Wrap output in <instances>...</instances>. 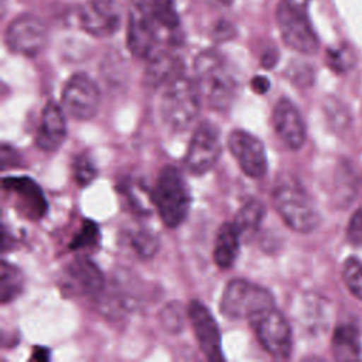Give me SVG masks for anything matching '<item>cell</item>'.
Returning a JSON list of instances; mask_svg holds the SVG:
<instances>
[{"instance_id": "cell-1", "label": "cell", "mask_w": 362, "mask_h": 362, "mask_svg": "<svg viewBox=\"0 0 362 362\" xmlns=\"http://www.w3.org/2000/svg\"><path fill=\"white\" fill-rule=\"evenodd\" d=\"M272 202L284 223L298 233H310L321 222L314 201L300 181L290 174H284L276 181L272 189Z\"/></svg>"}, {"instance_id": "cell-2", "label": "cell", "mask_w": 362, "mask_h": 362, "mask_svg": "<svg viewBox=\"0 0 362 362\" xmlns=\"http://www.w3.org/2000/svg\"><path fill=\"white\" fill-rule=\"evenodd\" d=\"M197 85L201 96L216 110H226L236 96V81L221 54L214 49L201 52L195 59Z\"/></svg>"}, {"instance_id": "cell-3", "label": "cell", "mask_w": 362, "mask_h": 362, "mask_svg": "<svg viewBox=\"0 0 362 362\" xmlns=\"http://www.w3.org/2000/svg\"><path fill=\"white\" fill-rule=\"evenodd\" d=\"M151 199L165 226L177 228L184 222L189 212L191 194L177 167L165 165L160 170Z\"/></svg>"}, {"instance_id": "cell-4", "label": "cell", "mask_w": 362, "mask_h": 362, "mask_svg": "<svg viewBox=\"0 0 362 362\" xmlns=\"http://www.w3.org/2000/svg\"><path fill=\"white\" fill-rule=\"evenodd\" d=\"M276 21L284 44L291 49L301 54L318 49V37L308 17V0H280Z\"/></svg>"}, {"instance_id": "cell-5", "label": "cell", "mask_w": 362, "mask_h": 362, "mask_svg": "<svg viewBox=\"0 0 362 362\" xmlns=\"http://www.w3.org/2000/svg\"><path fill=\"white\" fill-rule=\"evenodd\" d=\"M201 98L197 81L181 75L170 82L160 103V112L165 124L175 132L185 130L198 116Z\"/></svg>"}, {"instance_id": "cell-6", "label": "cell", "mask_w": 362, "mask_h": 362, "mask_svg": "<svg viewBox=\"0 0 362 362\" xmlns=\"http://www.w3.org/2000/svg\"><path fill=\"white\" fill-rule=\"evenodd\" d=\"M272 305L274 298L267 288L243 279H233L223 288L219 310L230 320H249Z\"/></svg>"}, {"instance_id": "cell-7", "label": "cell", "mask_w": 362, "mask_h": 362, "mask_svg": "<svg viewBox=\"0 0 362 362\" xmlns=\"http://www.w3.org/2000/svg\"><path fill=\"white\" fill-rule=\"evenodd\" d=\"M259 342L276 359H287L291 354V328L286 317L274 307L259 311L249 318Z\"/></svg>"}, {"instance_id": "cell-8", "label": "cell", "mask_w": 362, "mask_h": 362, "mask_svg": "<svg viewBox=\"0 0 362 362\" xmlns=\"http://www.w3.org/2000/svg\"><path fill=\"white\" fill-rule=\"evenodd\" d=\"M221 156V137L218 127L204 120L201 122L189 140L184 163L189 173L202 175L208 173Z\"/></svg>"}, {"instance_id": "cell-9", "label": "cell", "mask_w": 362, "mask_h": 362, "mask_svg": "<svg viewBox=\"0 0 362 362\" xmlns=\"http://www.w3.org/2000/svg\"><path fill=\"white\" fill-rule=\"evenodd\" d=\"M4 41L11 52L33 58L45 47L47 27L40 17L25 13L8 24Z\"/></svg>"}, {"instance_id": "cell-10", "label": "cell", "mask_w": 362, "mask_h": 362, "mask_svg": "<svg viewBox=\"0 0 362 362\" xmlns=\"http://www.w3.org/2000/svg\"><path fill=\"white\" fill-rule=\"evenodd\" d=\"M62 105L76 120L92 119L100 105V92L95 81L83 72L74 74L62 89Z\"/></svg>"}, {"instance_id": "cell-11", "label": "cell", "mask_w": 362, "mask_h": 362, "mask_svg": "<svg viewBox=\"0 0 362 362\" xmlns=\"http://www.w3.org/2000/svg\"><path fill=\"white\" fill-rule=\"evenodd\" d=\"M81 28L96 37L107 38L122 25V7L116 0H88L78 11Z\"/></svg>"}, {"instance_id": "cell-12", "label": "cell", "mask_w": 362, "mask_h": 362, "mask_svg": "<svg viewBox=\"0 0 362 362\" xmlns=\"http://www.w3.org/2000/svg\"><path fill=\"white\" fill-rule=\"evenodd\" d=\"M161 28L146 7L134 0L127 21V48L137 58H148L157 51Z\"/></svg>"}, {"instance_id": "cell-13", "label": "cell", "mask_w": 362, "mask_h": 362, "mask_svg": "<svg viewBox=\"0 0 362 362\" xmlns=\"http://www.w3.org/2000/svg\"><path fill=\"white\" fill-rule=\"evenodd\" d=\"M228 147L240 170L250 178H262L267 171L263 143L246 130L235 129L228 136Z\"/></svg>"}, {"instance_id": "cell-14", "label": "cell", "mask_w": 362, "mask_h": 362, "mask_svg": "<svg viewBox=\"0 0 362 362\" xmlns=\"http://www.w3.org/2000/svg\"><path fill=\"white\" fill-rule=\"evenodd\" d=\"M187 315L191 321L197 342L201 352L209 361H223L221 344V332L218 322L215 321L209 308L198 300H192L188 304Z\"/></svg>"}, {"instance_id": "cell-15", "label": "cell", "mask_w": 362, "mask_h": 362, "mask_svg": "<svg viewBox=\"0 0 362 362\" xmlns=\"http://www.w3.org/2000/svg\"><path fill=\"white\" fill-rule=\"evenodd\" d=\"M3 189L14 197L16 206L24 216L40 219L47 214V199L40 185L30 177H4Z\"/></svg>"}, {"instance_id": "cell-16", "label": "cell", "mask_w": 362, "mask_h": 362, "mask_svg": "<svg viewBox=\"0 0 362 362\" xmlns=\"http://www.w3.org/2000/svg\"><path fill=\"white\" fill-rule=\"evenodd\" d=\"M62 283L66 291L89 296L99 294L103 288L105 280L98 264L88 256H76L68 263L64 272Z\"/></svg>"}, {"instance_id": "cell-17", "label": "cell", "mask_w": 362, "mask_h": 362, "mask_svg": "<svg viewBox=\"0 0 362 362\" xmlns=\"http://www.w3.org/2000/svg\"><path fill=\"white\" fill-rule=\"evenodd\" d=\"M273 127L281 141L291 150H298L305 141V123L297 106L287 98H280L274 105Z\"/></svg>"}, {"instance_id": "cell-18", "label": "cell", "mask_w": 362, "mask_h": 362, "mask_svg": "<svg viewBox=\"0 0 362 362\" xmlns=\"http://www.w3.org/2000/svg\"><path fill=\"white\" fill-rule=\"evenodd\" d=\"M66 137V122L64 110L55 102H48L41 113L35 144L42 151H55Z\"/></svg>"}, {"instance_id": "cell-19", "label": "cell", "mask_w": 362, "mask_h": 362, "mask_svg": "<svg viewBox=\"0 0 362 362\" xmlns=\"http://www.w3.org/2000/svg\"><path fill=\"white\" fill-rule=\"evenodd\" d=\"M147 59L148 62L144 71V81L150 88L167 86L182 75L184 62L173 51L157 49Z\"/></svg>"}, {"instance_id": "cell-20", "label": "cell", "mask_w": 362, "mask_h": 362, "mask_svg": "<svg viewBox=\"0 0 362 362\" xmlns=\"http://www.w3.org/2000/svg\"><path fill=\"white\" fill-rule=\"evenodd\" d=\"M240 233L233 222L222 223L218 229L214 245V260L218 267L229 269L233 266L240 245Z\"/></svg>"}, {"instance_id": "cell-21", "label": "cell", "mask_w": 362, "mask_h": 362, "mask_svg": "<svg viewBox=\"0 0 362 362\" xmlns=\"http://www.w3.org/2000/svg\"><path fill=\"white\" fill-rule=\"evenodd\" d=\"M332 352L339 361L356 359L361 354L359 331L352 324H341L332 334Z\"/></svg>"}, {"instance_id": "cell-22", "label": "cell", "mask_w": 362, "mask_h": 362, "mask_svg": "<svg viewBox=\"0 0 362 362\" xmlns=\"http://www.w3.org/2000/svg\"><path fill=\"white\" fill-rule=\"evenodd\" d=\"M264 215H266V208L263 202L259 199H249L238 211L233 223L238 228L240 236L249 235L260 226Z\"/></svg>"}, {"instance_id": "cell-23", "label": "cell", "mask_w": 362, "mask_h": 362, "mask_svg": "<svg viewBox=\"0 0 362 362\" xmlns=\"http://www.w3.org/2000/svg\"><path fill=\"white\" fill-rule=\"evenodd\" d=\"M0 277H1V286H0L1 304H7L21 294L24 287V277L18 267H16L14 264L6 260L1 262Z\"/></svg>"}, {"instance_id": "cell-24", "label": "cell", "mask_w": 362, "mask_h": 362, "mask_svg": "<svg viewBox=\"0 0 362 362\" xmlns=\"http://www.w3.org/2000/svg\"><path fill=\"white\" fill-rule=\"evenodd\" d=\"M100 232L98 225L93 221H83L79 230L75 233L69 243L71 250H82V249H92L99 243Z\"/></svg>"}, {"instance_id": "cell-25", "label": "cell", "mask_w": 362, "mask_h": 362, "mask_svg": "<svg viewBox=\"0 0 362 362\" xmlns=\"http://www.w3.org/2000/svg\"><path fill=\"white\" fill-rule=\"evenodd\" d=\"M132 247L140 257H151L157 253L160 242L158 238L148 229H139L132 233L130 238Z\"/></svg>"}, {"instance_id": "cell-26", "label": "cell", "mask_w": 362, "mask_h": 362, "mask_svg": "<svg viewBox=\"0 0 362 362\" xmlns=\"http://www.w3.org/2000/svg\"><path fill=\"white\" fill-rule=\"evenodd\" d=\"M342 279L349 293L362 300V262L355 257H349L342 269Z\"/></svg>"}, {"instance_id": "cell-27", "label": "cell", "mask_w": 362, "mask_h": 362, "mask_svg": "<svg viewBox=\"0 0 362 362\" xmlns=\"http://www.w3.org/2000/svg\"><path fill=\"white\" fill-rule=\"evenodd\" d=\"M72 171H74L75 181L81 187L90 184L98 174V170L95 167L92 157L86 153H81L75 157L74 164H72Z\"/></svg>"}, {"instance_id": "cell-28", "label": "cell", "mask_w": 362, "mask_h": 362, "mask_svg": "<svg viewBox=\"0 0 362 362\" xmlns=\"http://www.w3.org/2000/svg\"><path fill=\"white\" fill-rule=\"evenodd\" d=\"M160 321L168 332H171V334L180 332L184 325L182 304L168 303L160 313Z\"/></svg>"}, {"instance_id": "cell-29", "label": "cell", "mask_w": 362, "mask_h": 362, "mask_svg": "<svg viewBox=\"0 0 362 362\" xmlns=\"http://www.w3.org/2000/svg\"><path fill=\"white\" fill-rule=\"evenodd\" d=\"M354 55L346 47L331 48L327 51V64L335 72H345L354 65Z\"/></svg>"}, {"instance_id": "cell-30", "label": "cell", "mask_w": 362, "mask_h": 362, "mask_svg": "<svg viewBox=\"0 0 362 362\" xmlns=\"http://www.w3.org/2000/svg\"><path fill=\"white\" fill-rule=\"evenodd\" d=\"M346 239L354 246H362V208L351 216L346 226Z\"/></svg>"}, {"instance_id": "cell-31", "label": "cell", "mask_w": 362, "mask_h": 362, "mask_svg": "<svg viewBox=\"0 0 362 362\" xmlns=\"http://www.w3.org/2000/svg\"><path fill=\"white\" fill-rule=\"evenodd\" d=\"M18 164H20L18 153L13 147L3 144V147H1V168L7 170L8 167H16Z\"/></svg>"}, {"instance_id": "cell-32", "label": "cell", "mask_w": 362, "mask_h": 362, "mask_svg": "<svg viewBox=\"0 0 362 362\" xmlns=\"http://www.w3.org/2000/svg\"><path fill=\"white\" fill-rule=\"evenodd\" d=\"M250 86H252V89H253L256 93L263 95V93H266V92L269 90V88H270V81H269L266 76L257 75V76H255V78L252 79Z\"/></svg>"}, {"instance_id": "cell-33", "label": "cell", "mask_w": 362, "mask_h": 362, "mask_svg": "<svg viewBox=\"0 0 362 362\" xmlns=\"http://www.w3.org/2000/svg\"><path fill=\"white\" fill-rule=\"evenodd\" d=\"M31 359L40 361V362H45V361L49 359V351H48L47 348H42V346H35V348L33 349Z\"/></svg>"}, {"instance_id": "cell-34", "label": "cell", "mask_w": 362, "mask_h": 362, "mask_svg": "<svg viewBox=\"0 0 362 362\" xmlns=\"http://www.w3.org/2000/svg\"><path fill=\"white\" fill-rule=\"evenodd\" d=\"M276 62H277V52L274 49L266 52L262 58V65L264 68H273L276 65Z\"/></svg>"}, {"instance_id": "cell-35", "label": "cell", "mask_w": 362, "mask_h": 362, "mask_svg": "<svg viewBox=\"0 0 362 362\" xmlns=\"http://www.w3.org/2000/svg\"><path fill=\"white\" fill-rule=\"evenodd\" d=\"M206 1L218 7H229L232 3V0H206Z\"/></svg>"}]
</instances>
